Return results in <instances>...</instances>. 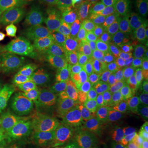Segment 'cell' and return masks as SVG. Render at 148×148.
I'll return each instance as SVG.
<instances>
[{
  "label": "cell",
  "mask_w": 148,
  "mask_h": 148,
  "mask_svg": "<svg viewBox=\"0 0 148 148\" xmlns=\"http://www.w3.org/2000/svg\"><path fill=\"white\" fill-rule=\"evenodd\" d=\"M6 103L35 110L70 115L73 107L58 80L46 73H37L24 80L6 95Z\"/></svg>",
  "instance_id": "obj_1"
},
{
  "label": "cell",
  "mask_w": 148,
  "mask_h": 148,
  "mask_svg": "<svg viewBox=\"0 0 148 148\" xmlns=\"http://www.w3.org/2000/svg\"><path fill=\"white\" fill-rule=\"evenodd\" d=\"M49 124V117L27 106L9 103L0 107V132L7 144L19 146L30 143Z\"/></svg>",
  "instance_id": "obj_2"
},
{
  "label": "cell",
  "mask_w": 148,
  "mask_h": 148,
  "mask_svg": "<svg viewBox=\"0 0 148 148\" xmlns=\"http://www.w3.org/2000/svg\"><path fill=\"white\" fill-rule=\"evenodd\" d=\"M50 26L45 13L18 17L5 26L0 47L5 50L35 47L47 36Z\"/></svg>",
  "instance_id": "obj_3"
},
{
  "label": "cell",
  "mask_w": 148,
  "mask_h": 148,
  "mask_svg": "<svg viewBox=\"0 0 148 148\" xmlns=\"http://www.w3.org/2000/svg\"><path fill=\"white\" fill-rule=\"evenodd\" d=\"M123 26L118 19L106 14L94 18L87 43L102 65L112 62L123 45Z\"/></svg>",
  "instance_id": "obj_4"
},
{
  "label": "cell",
  "mask_w": 148,
  "mask_h": 148,
  "mask_svg": "<svg viewBox=\"0 0 148 148\" xmlns=\"http://www.w3.org/2000/svg\"><path fill=\"white\" fill-rule=\"evenodd\" d=\"M102 67L93 54L82 50L57 53L46 64L48 71L55 79L64 82L96 73Z\"/></svg>",
  "instance_id": "obj_5"
},
{
  "label": "cell",
  "mask_w": 148,
  "mask_h": 148,
  "mask_svg": "<svg viewBox=\"0 0 148 148\" xmlns=\"http://www.w3.org/2000/svg\"><path fill=\"white\" fill-rule=\"evenodd\" d=\"M88 40V32L83 20L77 14L66 12L54 28L48 44L55 53L82 50Z\"/></svg>",
  "instance_id": "obj_6"
},
{
  "label": "cell",
  "mask_w": 148,
  "mask_h": 148,
  "mask_svg": "<svg viewBox=\"0 0 148 148\" xmlns=\"http://www.w3.org/2000/svg\"><path fill=\"white\" fill-rule=\"evenodd\" d=\"M107 84L102 69L67 82L66 92L69 99L78 104L89 105Z\"/></svg>",
  "instance_id": "obj_7"
},
{
  "label": "cell",
  "mask_w": 148,
  "mask_h": 148,
  "mask_svg": "<svg viewBox=\"0 0 148 148\" xmlns=\"http://www.w3.org/2000/svg\"><path fill=\"white\" fill-rule=\"evenodd\" d=\"M56 3L57 0H0V20L7 25L18 17L43 14Z\"/></svg>",
  "instance_id": "obj_8"
},
{
  "label": "cell",
  "mask_w": 148,
  "mask_h": 148,
  "mask_svg": "<svg viewBox=\"0 0 148 148\" xmlns=\"http://www.w3.org/2000/svg\"><path fill=\"white\" fill-rule=\"evenodd\" d=\"M91 118L101 130L115 139L129 134L136 127L132 115L127 114L92 110Z\"/></svg>",
  "instance_id": "obj_9"
},
{
  "label": "cell",
  "mask_w": 148,
  "mask_h": 148,
  "mask_svg": "<svg viewBox=\"0 0 148 148\" xmlns=\"http://www.w3.org/2000/svg\"><path fill=\"white\" fill-rule=\"evenodd\" d=\"M132 105V101L126 92L106 85L88 106L93 110L110 111L131 114Z\"/></svg>",
  "instance_id": "obj_10"
},
{
  "label": "cell",
  "mask_w": 148,
  "mask_h": 148,
  "mask_svg": "<svg viewBox=\"0 0 148 148\" xmlns=\"http://www.w3.org/2000/svg\"><path fill=\"white\" fill-rule=\"evenodd\" d=\"M125 42L142 50L148 44V15L145 12L122 22Z\"/></svg>",
  "instance_id": "obj_11"
},
{
  "label": "cell",
  "mask_w": 148,
  "mask_h": 148,
  "mask_svg": "<svg viewBox=\"0 0 148 148\" xmlns=\"http://www.w3.org/2000/svg\"><path fill=\"white\" fill-rule=\"evenodd\" d=\"M102 71L106 77L107 84L127 93L133 77V74L130 71L114 62L103 65Z\"/></svg>",
  "instance_id": "obj_12"
},
{
  "label": "cell",
  "mask_w": 148,
  "mask_h": 148,
  "mask_svg": "<svg viewBox=\"0 0 148 148\" xmlns=\"http://www.w3.org/2000/svg\"><path fill=\"white\" fill-rule=\"evenodd\" d=\"M112 62L127 69L133 76L141 74V50L125 41Z\"/></svg>",
  "instance_id": "obj_13"
},
{
  "label": "cell",
  "mask_w": 148,
  "mask_h": 148,
  "mask_svg": "<svg viewBox=\"0 0 148 148\" xmlns=\"http://www.w3.org/2000/svg\"><path fill=\"white\" fill-rule=\"evenodd\" d=\"M73 130L68 127H58L42 135L36 147L40 148H66L73 138Z\"/></svg>",
  "instance_id": "obj_14"
},
{
  "label": "cell",
  "mask_w": 148,
  "mask_h": 148,
  "mask_svg": "<svg viewBox=\"0 0 148 148\" xmlns=\"http://www.w3.org/2000/svg\"><path fill=\"white\" fill-rule=\"evenodd\" d=\"M143 1L144 0H116L113 10L117 19L122 23L133 16L143 13Z\"/></svg>",
  "instance_id": "obj_15"
},
{
  "label": "cell",
  "mask_w": 148,
  "mask_h": 148,
  "mask_svg": "<svg viewBox=\"0 0 148 148\" xmlns=\"http://www.w3.org/2000/svg\"><path fill=\"white\" fill-rule=\"evenodd\" d=\"M127 94L132 103L148 102V76L142 74L133 76Z\"/></svg>",
  "instance_id": "obj_16"
},
{
  "label": "cell",
  "mask_w": 148,
  "mask_h": 148,
  "mask_svg": "<svg viewBox=\"0 0 148 148\" xmlns=\"http://www.w3.org/2000/svg\"><path fill=\"white\" fill-rule=\"evenodd\" d=\"M11 61L15 72L23 74L31 73L34 55L27 48H20L12 53Z\"/></svg>",
  "instance_id": "obj_17"
},
{
  "label": "cell",
  "mask_w": 148,
  "mask_h": 148,
  "mask_svg": "<svg viewBox=\"0 0 148 148\" xmlns=\"http://www.w3.org/2000/svg\"><path fill=\"white\" fill-rule=\"evenodd\" d=\"M131 115L136 127L141 130H147L148 102L132 103Z\"/></svg>",
  "instance_id": "obj_18"
},
{
  "label": "cell",
  "mask_w": 148,
  "mask_h": 148,
  "mask_svg": "<svg viewBox=\"0 0 148 148\" xmlns=\"http://www.w3.org/2000/svg\"><path fill=\"white\" fill-rule=\"evenodd\" d=\"M140 133L141 129L135 127L129 134L123 138H116L113 148H142Z\"/></svg>",
  "instance_id": "obj_19"
},
{
  "label": "cell",
  "mask_w": 148,
  "mask_h": 148,
  "mask_svg": "<svg viewBox=\"0 0 148 148\" xmlns=\"http://www.w3.org/2000/svg\"><path fill=\"white\" fill-rule=\"evenodd\" d=\"M78 2L87 8L104 12L113 9L116 0H78Z\"/></svg>",
  "instance_id": "obj_20"
},
{
  "label": "cell",
  "mask_w": 148,
  "mask_h": 148,
  "mask_svg": "<svg viewBox=\"0 0 148 148\" xmlns=\"http://www.w3.org/2000/svg\"><path fill=\"white\" fill-rule=\"evenodd\" d=\"M66 148H97L87 138L80 137L74 139Z\"/></svg>",
  "instance_id": "obj_21"
},
{
  "label": "cell",
  "mask_w": 148,
  "mask_h": 148,
  "mask_svg": "<svg viewBox=\"0 0 148 148\" xmlns=\"http://www.w3.org/2000/svg\"><path fill=\"white\" fill-rule=\"evenodd\" d=\"M142 75L148 76V44L141 50V71Z\"/></svg>",
  "instance_id": "obj_22"
},
{
  "label": "cell",
  "mask_w": 148,
  "mask_h": 148,
  "mask_svg": "<svg viewBox=\"0 0 148 148\" xmlns=\"http://www.w3.org/2000/svg\"><path fill=\"white\" fill-rule=\"evenodd\" d=\"M11 73V69L6 65L0 64V82H3L8 78Z\"/></svg>",
  "instance_id": "obj_23"
},
{
  "label": "cell",
  "mask_w": 148,
  "mask_h": 148,
  "mask_svg": "<svg viewBox=\"0 0 148 148\" xmlns=\"http://www.w3.org/2000/svg\"><path fill=\"white\" fill-rule=\"evenodd\" d=\"M140 142H141L142 148H148V129L147 130H141Z\"/></svg>",
  "instance_id": "obj_24"
},
{
  "label": "cell",
  "mask_w": 148,
  "mask_h": 148,
  "mask_svg": "<svg viewBox=\"0 0 148 148\" xmlns=\"http://www.w3.org/2000/svg\"><path fill=\"white\" fill-rule=\"evenodd\" d=\"M5 24L3 21L0 20V45H1V40H2V37H3V30L5 27Z\"/></svg>",
  "instance_id": "obj_25"
},
{
  "label": "cell",
  "mask_w": 148,
  "mask_h": 148,
  "mask_svg": "<svg viewBox=\"0 0 148 148\" xmlns=\"http://www.w3.org/2000/svg\"><path fill=\"white\" fill-rule=\"evenodd\" d=\"M143 12L148 15V0L143 1Z\"/></svg>",
  "instance_id": "obj_26"
},
{
  "label": "cell",
  "mask_w": 148,
  "mask_h": 148,
  "mask_svg": "<svg viewBox=\"0 0 148 148\" xmlns=\"http://www.w3.org/2000/svg\"><path fill=\"white\" fill-rule=\"evenodd\" d=\"M3 104H6V95L0 92V106H3Z\"/></svg>",
  "instance_id": "obj_27"
},
{
  "label": "cell",
  "mask_w": 148,
  "mask_h": 148,
  "mask_svg": "<svg viewBox=\"0 0 148 148\" xmlns=\"http://www.w3.org/2000/svg\"><path fill=\"white\" fill-rule=\"evenodd\" d=\"M32 148H40V147H36V146H35L34 147H32Z\"/></svg>",
  "instance_id": "obj_28"
}]
</instances>
